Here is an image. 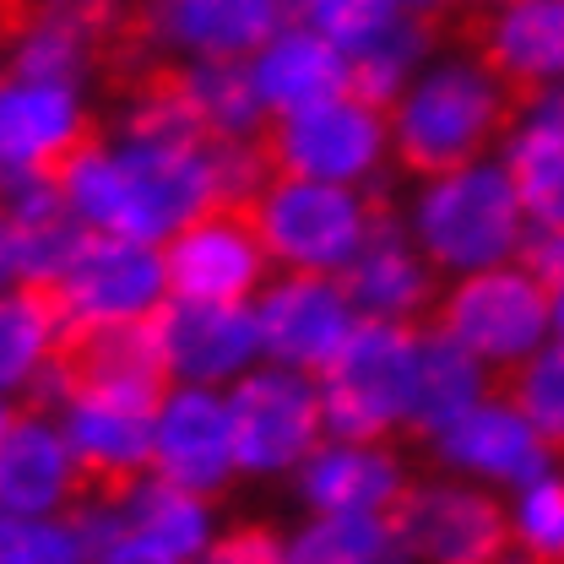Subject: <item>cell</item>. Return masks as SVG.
Segmentation results:
<instances>
[{"label": "cell", "instance_id": "1", "mask_svg": "<svg viewBox=\"0 0 564 564\" xmlns=\"http://www.w3.org/2000/svg\"><path fill=\"white\" fill-rule=\"evenodd\" d=\"M527 104L510 98L473 55L451 50L440 66H423L391 109V158L397 174L440 185L478 169L489 152L510 147Z\"/></svg>", "mask_w": 564, "mask_h": 564}, {"label": "cell", "instance_id": "2", "mask_svg": "<svg viewBox=\"0 0 564 564\" xmlns=\"http://www.w3.org/2000/svg\"><path fill=\"white\" fill-rule=\"evenodd\" d=\"M326 429L343 445H391L419 397V332L397 321H358L343 352L315 375Z\"/></svg>", "mask_w": 564, "mask_h": 564}, {"label": "cell", "instance_id": "3", "mask_svg": "<svg viewBox=\"0 0 564 564\" xmlns=\"http://www.w3.org/2000/svg\"><path fill=\"white\" fill-rule=\"evenodd\" d=\"M256 202H207L185 228H174L158 245L169 299L250 304L256 293H267V282L282 278V267L267 250L261 207Z\"/></svg>", "mask_w": 564, "mask_h": 564}, {"label": "cell", "instance_id": "4", "mask_svg": "<svg viewBox=\"0 0 564 564\" xmlns=\"http://www.w3.org/2000/svg\"><path fill=\"white\" fill-rule=\"evenodd\" d=\"M391 147V115L332 98L299 115H267L256 131V152L272 185H348L369 180Z\"/></svg>", "mask_w": 564, "mask_h": 564}, {"label": "cell", "instance_id": "5", "mask_svg": "<svg viewBox=\"0 0 564 564\" xmlns=\"http://www.w3.org/2000/svg\"><path fill=\"white\" fill-rule=\"evenodd\" d=\"M521 202L505 174V163H478L456 180L423 185L419 202V250L440 278H473L489 272L499 256L521 239Z\"/></svg>", "mask_w": 564, "mask_h": 564}, {"label": "cell", "instance_id": "6", "mask_svg": "<svg viewBox=\"0 0 564 564\" xmlns=\"http://www.w3.org/2000/svg\"><path fill=\"white\" fill-rule=\"evenodd\" d=\"M261 234L282 272H343L358 245L369 239V223L391 212V185L375 180L364 191L348 185H272L261 202Z\"/></svg>", "mask_w": 564, "mask_h": 564}, {"label": "cell", "instance_id": "7", "mask_svg": "<svg viewBox=\"0 0 564 564\" xmlns=\"http://www.w3.org/2000/svg\"><path fill=\"white\" fill-rule=\"evenodd\" d=\"M380 516L419 564H516L521 549L505 499L462 484H408L380 505Z\"/></svg>", "mask_w": 564, "mask_h": 564}, {"label": "cell", "instance_id": "8", "mask_svg": "<svg viewBox=\"0 0 564 564\" xmlns=\"http://www.w3.org/2000/svg\"><path fill=\"white\" fill-rule=\"evenodd\" d=\"M554 321V293L521 267H489L440 293L419 332H440L456 348H467L478 364H516L527 358L543 326Z\"/></svg>", "mask_w": 564, "mask_h": 564}, {"label": "cell", "instance_id": "9", "mask_svg": "<svg viewBox=\"0 0 564 564\" xmlns=\"http://www.w3.org/2000/svg\"><path fill=\"white\" fill-rule=\"evenodd\" d=\"M451 50L473 55L494 82L527 109L564 87V0H510L494 11H467Z\"/></svg>", "mask_w": 564, "mask_h": 564}, {"label": "cell", "instance_id": "10", "mask_svg": "<svg viewBox=\"0 0 564 564\" xmlns=\"http://www.w3.org/2000/svg\"><path fill=\"white\" fill-rule=\"evenodd\" d=\"M228 413H234V462H239V473H282L288 462L315 456L321 434H326L321 386L304 369H288V364L245 375Z\"/></svg>", "mask_w": 564, "mask_h": 564}, {"label": "cell", "instance_id": "11", "mask_svg": "<svg viewBox=\"0 0 564 564\" xmlns=\"http://www.w3.org/2000/svg\"><path fill=\"white\" fill-rule=\"evenodd\" d=\"M141 33L174 61H256L288 22L282 0H131Z\"/></svg>", "mask_w": 564, "mask_h": 564}, {"label": "cell", "instance_id": "12", "mask_svg": "<svg viewBox=\"0 0 564 564\" xmlns=\"http://www.w3.org/2000/svg\"><path fill=\"white\" fill-rule=\"evenodd\" d=\"M212 152V147H207ZM202 147H137L120 141V185H126V212H120V239H169L185 228L196 212L212 202V158Z\"/></svg>", "mask_w": 564, "mask_h": 564}, {"label": "cell", "instance_id": "13", "mask_svg": "<svg viewBox=\"0 0 564 564\" xmlns=\"http://www.w3.org/2000/svg\"><path fill=\"white\" fill-rule=\"evenodd\" d=\"M256 326H261V348L278 364L321 375L343 352L358 321H352V304L332 282V272H282L261 293Z\"/></svg>", "mask_w": 564, "mask_h": 564}, {"label": "cell", "instance_id": "14", "mask_svg": "<svg viewBox=\"0 0 564 564\" xmlns=\"http://www.w3.org/2000/svg\"><path fill=\"white\" fill-rule=\"evenodd\" d=\"M332 282L369 321H397V326L419 332L429 321V310L440 304V282L445 278L423 261V250H413L397 234V207H391L369 223V239L358 245V256L343 272H332Z\"/></svg>", "mask_w": 564, "mask_h": 564}, {"label": "cell", "instance_id": "15", "mask_svg": "<svg viewBox=\"0 0 564 564\" xmlns=\"http://www.w3.org/2000/svg\"><path fill=\"white\" fill-rule=\"evenodd\" d=\"M61 288V310L70 321H120V315H147L163 299V261L152 245L120 239V234H87L76 250Z\"/></svg>", "mask_w": 564, "mask_h": 564}, {"label": "cell", "instance_id": "16", "mask_svg": "<svg viewBox=\"0 0 564 564\" xmlns=\"http://www.w3.org/2000/svg\"><path fill=\"white\" fill-rule=\"evenodd\" d=\"M234 413L212 391H185L163 408L158 419V451H152V478L196 494L202 505L223 499L234 484Z\"/></svg>", "mask_w": 564, "mask_h": 564}, {"label": "cell", "instance_id": "17", "mask_svg": "<svg viewBox=\"0 0 564 564\" xmlns=\"http://www.w3.org/2000/svg\"><path fill=\"white\" fill-rule=\"evenodd\" d=\"M158 326H163V348L174 358V375H191V380H223L261 352V326L245 304L158 299Z\"/></svg>", "mask_w": 564, "mask_h": 564}, {"label": "cell", "instance_id": "18", "mask_svg": "<svg viewBox=\"0 0 564 564\" xmlns=\"http://www.w3.org/2000/svg\"><path fill=\"white\" fill-rule=\"evenodd\" d=\"M250 76H256V98H261L267 115H299V109L348 98L352 66L348 55L337 44H326L315 28L293 22L250 61Z\"/></svg>", "mask_w": 564, "mask_h": 564}, {"label": "cell", "instance_id": "19", "mask_svg": "<svg viewBox=\"0 0 564 564\" xmlns=\"http://www.w3.org/2000/svg\"><path fill=\"white\" fill-rule=\"evenodd\" d=\"M434 451H440L451 467L489 473V478L516 484V489H532L538 478H549V451H543V440L516 419L510 408H494V402L467 408L462 419L434 440Z\"/></svg>", "mask_w": 564, "mask_h": 564}, {"label": "cell", "instance_id": "20", "mask_svg": "<svg viewBox=\"0 0 564 564\" xmlns=\"http://www.w3.org/2000/svg\"><path fill=\"white\" fill-rule=\"evenodd\" d=\"M478 402H484V364L440 332H419V397L397 434V456L434 451V440Z\"/></svg>", "mask_w": 564, "mask_h": 564}, {"label": "cell", "instance_id": "21", "mask_svg": "<svg viewBox=\"0 0 564 564\" xmlns=\"http://www.w3.org/2000/svg\"><path fill=\"white\" fill-rule=\"evenodd\" d=\"M505 174L532 223L564 228V87H549L505 147Z\"/></svg>", "mask_w": 564, "mask_h": 564}, {"label": "cell", "instance_id": "22", "mask_svg": "<svg viewBox=\"0 0 564 564\" xmlns=\"http://www.w3.org/2000/svg\"><path fill=\"white\" fill-rule=\"evenodd\" d=\"M70 494V451L66 434L44 419H17L0 440V510L33 516L66 505Z\"/></svg>", "mask_w": 564, "mask_h": 564}, {"label": "cell", "instance_id": "23", "mask_svg": "<svg viewBox=\"0 0 564 564\" xmlns=\"http://www.w3.org/2000/svg\"><path fill=\"white\" fill-rule=\"evenodd\" d=\"M402 489H408V473L391 445H332V451H315L304 467V499L321 516L380 510Z\"/></svg>", "mask_w": 564, "mask_h": 564}, {"label": "cell", "instance_id": "24", "mask_svg": "<svg viewBox=\"0 0 564 564\" xmlns=\"http://www.w3.org/2000/svg\"><path fill=\"white\" fill-rule=\"evenodd\" d=\"M61 326L66 310L55 282H17V293L0 299V391H22L33 380Z\"/></svg>", "mask_w": 564, "mask_h": 564}, {"label": "cell", "instance_id": "25", "mask_svg": "<svg viewBox=\"0 0 564 564\" xmlns=\"http://www.w3.org/2000/svg\"><path fill=\"white\" fill-rule=\"evenodd\" d=\"M288 564H408V549L380 510H348L304 527L288 549Z\"/></svg>", "mask_w": 564, "mask_h": 564}, {"label": "cell", "instance_id": "26", "mask_svg": "<svg viewBox=\"0 0 564 564\" xmlns=\"http://www.w3.org/2000/svg\"><path fill=\"white\" fill-rule=\"evenodd\" d=\"M126 527L163 543L180 560H196V549H207V505L174 484H158V478L141 484L137 499L126 505Z\"/></svg>", "mask_w": 564, "mask_h": 564}, {"label": "cell", "instance_id": "27", "mask_svg": "<svg viewBox=\"0 0 564 564\" xmlns=\"http://www.w3.org/2000/svg\"><path fill=\"white\" fill-rule=\"evenodd\" d=\"M408 17H413L408 0H304V28H315L348 61H358L364 50H375Z\"/></svg>", "mask_w": 564, "mask_h": 564}, {"label": "cell", "instance_id": "28", "mask_svg": "<svg viewBox=\"0 0 564 564\" xmlns=\"http://www.w3.org/2000/svg\"><path fill=\"white\" fill-rule=\"evenodd\" d=\"M0 564H87L70 527L33 516H0Z\"/></svg>", "mask_w": 564, "mask_h": 564}, {"label": "cell", "instance_id": "29", "mask_svg": "<svg viewBox=\"0 0 564 564\" xmlns=\"http://www.w3.org/2000/svg\"><path fill=\"white\" fill-rule=\"evenodd\" d=\"M510 267H521L527 278H538L549 293L564 288V228L560 223H532L521 228L516 250H510Z\"/></svg>", "mask_w": 564, "mask_h": 564}, {"label": "cell", "instance_id": "30", "mask_svg": "<svg viewBox=\"0 0 564 564\" xmlns=\"http://www.w3.org/2000/svg\"><path fill=\"white\" fill-rule=\"evenodd\" d=\"M202 564H288V554L267 521H239L234 532L202 549Z\"/></svg>", "mask_w": 564, "mask_h": 564}, {"label": "cell", "instance_id": "31", "mask_svg": "<svg viewBox=\"0 0 564 564\" xmlns=\"http://www.w3.org/2000/svg\"><path fill=\"white\" fill-rule=\"evenodd\" d=\"M98 564H185V560H180V554H169L163 543H152V538H141V532L126 527V532L115 538V549H109Z\"/></svg>", "mask_w": 564, "mask_h": 564}, {"label": "cell", "instance_id": "32", "mask_svg": "<svg viewBox=\"0 0 564 564\" xmlns=\"http://www.w3.org/2000/svg\"><path fill=\"white\" fill-rule=\"evenodd\" d=\"M17 278V223L0 212V282Z\"/></svg>", "mask_w": 564, "mask_h": 564}, {"label": "cell", "instance_id": "33", "mask_svg": "<svg viewBox=\"0 0 564 564\" xmlns=\"http://www.w3.org/2000/svg\"><path fill=\"white\" fill-rule=\"evenodd\" d=\"M467 11H494V6H510V0H462Z\"/></svg>", "mask_w": 564, "mask_h": 564}, {"label": "cell", "instance_id": "34", "mask_svg": "<svg viewBox=\"0 0 564 564\" xmlns=\"http://www.w3.org/2000/svg\"><path fill=\"white\" fill-rule=\"evenodd\" d=\"M11 423H17V408H6V402H0V440H6V429H11Z\"/></svg>", "mask_w": 564, "mask_h": 564}, {"label": "cell", "instance_id": "35", "mask_svg": "<svg viewBox=\"0 0 564 564\" xmlns=\"http://www.w3.org/2000/svg\"><path fill=\"white\" fill-rule=\"evenodd\" d=\"M554 326H560V337H564V288L554 293Z\"/></svg>", "mask_w": 564, "mask_h": 564}]
</instances>
